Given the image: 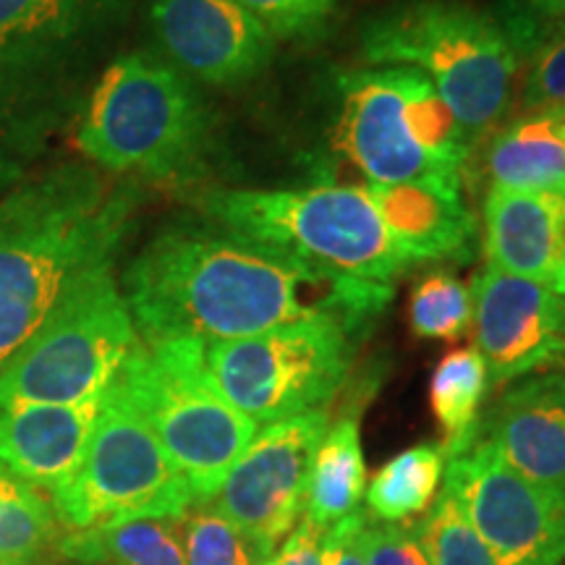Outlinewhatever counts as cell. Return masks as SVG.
<instances>
[{"instance_id": "obj_5", "label": "cell", "mask_w": 565, "mask_h": 565, "mask_svg": "<svg viewBox=\"0 0 565 565\" xmlns=\"http://www.w3.org/2000/svg\"><path fill=\"white\" fill-rule=\"evenodd\" d=\"M359 53L370 66L427 76L471 145L503 121L521 55L503 24L458 0H401L364 21Z\"/></svg>"}, {"instance_id": "obj_19", "label": "cell", "mask_w": 565, "mask_h": 565, "mask_svg": "<svg viewBox=\"0 0 565 565\" xmlns=\"http://www.w3.org/2000/svg\"><path fill=\"white\" fill-rule=\"evenodd\" d=\"M364 189L391 242L412 265L471 254L477 223L461 202V189L427 181L366 183Z\"/></svg>"}, {"instance_id": "obj_21", "label": "cell", "mask_w": 565, "mask_h": 565, "mask_svg": "<svg viewBox=\"0 0 565 565\" xmlns=\"http://www.w3.org/2000/svg\"><path fill=\"white\" fill-rule=\"evenodd\" d=\"M364 492L366 463L359 419L356 416H341L335 424H330L315 454L303 519H309L324 532L335 521L356 513Z\"/></svg>"}, {"instance_id": "obj_9", "label": "cell", "mask_w": 565, "mask_h": 565, "mask_svg": "<svg viewBox=\"0 0 565 565\" xmlns=\"http://www.w3.org/2000/svg\"><path fill=\"white\" fill-rule=\"evenodd\" d=\"M139 343L113 265L100 267L84 275L0 366V398L53 406L100 401Z\"/></svg>"}, {"instance_id": "obj_23", "label": "cell", "mask_w": 565, "mask_h": 565, "mask_svg": "<svg viewBox=\"0 0 565 565\" xmlns=\"http://www.w3.org/2000/svg\"><path fill=\"white\" fill-rule=\"evenodd\" d=\"M490 391V372L477 349H456L437 362L429 380V406L443 435L445 458L477 440L479 412Z\"/></svg>"}, {"instance_id": "obj_15", "label": "cell", "mask_w": 565, "mask_h": 565, "mask_svg": "<svg viewBox=\"0 0 565 565\" xmlns=\"http://www.w3.org/2000/svg\"><path fill=\"white\" fill-rule=\"evenodd\" d=\"M147 13L160 58L192 82L242 87L275 58L278 40L233 0H152Z\"/></svg>"}, {"instance_id": "obj_24", "label": "cell", "mask_w": 565, "mask_h": 565, "mask_svg": "<svg viewBox=\"0 0 565 565\" xmlns=\"http://www.w3.org/2000/svg\"><path fill=\"white\" fill-rule=\"evenodd\" d=\"M445 450L440 443H422L380 466L366 490L370 515L377 521H408L435 503L445 477Z\"/></svg>"}, {"instance_id": "obj_22", "label": "cell", "mask_w": 565, "mask_h": 565, "mask_svg": "<svg viewBox=\"0 0 565 565\" xmlns=\"http://www.w3.org/2000/svg\"><path fill=\"white\" fill-rule=\"evenodd\" d=\"M58 557L87 565H186L181 519H137L66 532Z\"/></svg>"}, {"instance_id": "obj_39", "label": "cell", "mask_w": 565, "mask_h": 565, "mask_svg": "<svg viewBox=\"0 0 565 565\" xmlns=\"http://www.w3.org/2000/svg\"><path fill=\"white\" fill-rule=\"evenodd\" d=\"M263 565H270V561H267V563H263Z\"/></svg>"}, {"instance_id": "obj_33", "label": "cell", "mask_w": 565, "mask_h": 565, "mask_svg": "<svg viewBox=\"0 0 565 565\" xmlns=\"http://www.w3.org/2000/svg\"><path fill=\"white\" fill-rule=\"evenodd\" d=\"M366 519H370V511L359 508L356 513L324 529L320 540V565H364L362 532Z\"/></svg>"}, {"instance_id": "obj_12", "label": "cell", "mask_w": 565, "mask_h": 565, "mask_svg": "<svg viewBox=\"0 0 565 565\" xmlns=\"http://www.w3.org/2000/svg\"><path fill=\"white\" fill-rule=\"evenodd\" d=\"M445 492L498 565L565 563V498L513 471L484 440L445 463Z\"/></svg>"}, {"instance_id": "obj_31", "label": "cell", "mask_w": 565, "mask_h": 565, "mask_svg": "<svg viewBox=\"0 0 565 565\" xmlns=\"http://www.w3.org/2000/svg\"><path fill=\"white\" fill-rule=\"evenodd\" d=\"M521 105L526 113L565 105V30L550 34L532 53V66L521 87Z\"/></svg>"}, {"instance_id": "obj_16", "label": "cell", "mask_w": 565, "mask_h": 565, "mask_svg": "<svg viewBox=\"0 0 565 565\" xmlns=\"http://www.w3.org/2000/svg\"><path fill=\"white\" fill-rule=\"evenodd\" d=\"M477 437L529 482L565 498V398L545 372L500 393Z\"/></svg>"}, {"instance_id": "obj_30", "label": "cell", "mask_w": 565, "mask_h": 565, "mask_svg": "<svg viewBox=\"0 0 565 565\" xmlns=\"http://www.w3.org/2000/svg\"><path fill=\"white\" fill-rule=\"evenodd\" d=\"M362 547L364 565H433L416 521H377L370 515Z\"/></svg>"}, {"instance_id": "obj_32", "label": "cell", "mask_w": 565, "mask_h": 565, "mask_svg": "<svg viewBox=\"0 0 565 565\" xmlns=\"http://www.w3.org/2000/svg\"><path fill=\"white\" fill-rule=\"evenodd\" d=\"M563 19L565 0H503L498 17L519 55H532Z\"/></svg>"}, {"instance_id": "obj_20", "label": "cell", "mask_w": 565, "mask_h": 565, "mask_svg": "<svg viewBox=\"0 0 565 565\" xmlns=\"http://www.w3.org/2000/svg\"><path fill=\"white\" fill-rule=\"evenodd\" d=\"M487 173L498 189L565 196V105L503 126L487 147Z\"/></svg>"}, {"instance_id": "obj_18", "label": "cell", "mask_w": 565, "mask_h": 565, "mask_svg": "<svg viewBox=\"0 0 565 565\" xmlns=\"http://www.w3.org/2000/svg\"><path fill=\"white\" fill-rule=\"evenodd\" d=\"M490 265L565 296V196L492 186L484 196Z\"/></svg>"}, {"instance_id": "obj_7", "label": "cell", "mask_w": 565, "mask_h": 565, "mask_svg": "<svg viewBox=\"0 0 565 565\" xmlns=\"http://www.w3.org/2000/svg\"><path fill=\"white\" fill-rule=\"evenodd\" d=\"M196 207L225 228L351 278L393 286L412 267L387 236L364 186L212 189Z\"/></svg>"}, {"instance_id": "obj_26", "label": "cell", "mask_w": 565, "mask_h": 565, "mask_svg": "<svg viewBox=\"0 0 565 565\" xmlns=\"http://www.w3.org/2000/svg\"><path fill=\"white\" fill-rule=\"evenodd\" d=\"M408 322L412 333L424 341H458L469 335L475 324L471 288L445 270L424 275L408 296Z\"/></svg>"}, {"instance_id": "obj_35", "label": "cell", "mask_w": 565, "mask_h": 565, "mask_svg": "<svg viewBox=\"0 0 565 565\" xmlns=\"http://www.w3.org/2000/svg\"><path fill=\"white\" fill-rule=\"evenodd\" d=\"M21 175H24V171H21L19 162L9 160L6 154H0V194H6L11 186H17Z\"/></svg>"}, {"instance_id": "obj_14", "label": "cell", "mask_w": 565, "mask_h": 565, "mask_svg": "<svg viewBox=\"0 0 565 565\" xmlns=\"http://www.w3.org/2000/svg\"><path fill=\"white\" fill-rule=\"evenodd\" d=\"M477 345L492 387L565 366V296L487 265L471 282Z\"/></svg>"}, {"instance_id": "obj_6", "label": "cell", "mask_w": 565, "mask_h": 565, "mask_svg": "<svg viewBox=\"0 0 565 565\" xmlns=\"http://www.w3.org/2000/svg\"><path fill=\"white\" fill-rule=\"evenodd\" d=\"M126 19L129 0H0V141L38 150Z\"/></svg>"}, {"instance_id": "obj_40", "label": "cell", "mask_w": 565, "mask_h": 565, "mask_svg": "<svg viewBox=\"0 0 565 565\" xmlns=\"http://www.w3.org/2000/svg\"><path fill=\"white\" fill-rule=\"evenodd\" d=\"M563 565H565V563H563Z\"/></svg>"}, {"instance_id": "obj_17", "label": "cell", "mask_w": 565, "mask_h": 565, "mask_svg": "<svg viewBox=\"0 0 565 565\" xmlns=\"http://www.w3.org/2000/svg\"><path fill=\"white\" fill-rule=\"evenodd\" d=\"M97 408L0 398V471L51 498L79 469Z\"/></svg>"}, {"instance_id": "obj_8", "label": "cell", "mask_w": 565, "mask_h": 565, "mask_svg": "<svg viewBox=\"0 0 565 565\" xmlns=\"http://www.w3.org/2000/svg\"><path fill=\"white\" fill-rule=\"evenodd\" d=\"M113 383L150 424L194 503H212L259 424L236 412L212 383L204 343H139Z\"/></svg>"}, {"instance_id": "obj_1", "label": "cell", "mask_w": 565, "mask_h": 565, "mask_svg": "<svg viewBox=\"0 0 565 565\" xmlns=\"http://www.w3.org/2000/svg\"><path fill=\"white\" fill-rule=\"evenodd\" d=\"M121 291L141 343L238 341L312 317L366 330L393 299V286L324 270L210 217L154 233Z\"/></svg>"}, {"instance_id": "obj_29", "label": "cell", "mask_w": 565, "mask_h": 565, "mask_svg": "<svg viewBox=\"0 0 565 565\" xmlns=\"http://www.w3.org/2000/svg\"><path fill=\"white\" fill-rule=\"evenodd\" d=\"M259 19L275 40H317L328 32L343 0H233Z\"/></svg>"}, {"instance_id": "obj_38", "label": "cell", "mask_w": 565, "mask_h": 565, "mask_svg": "<svg viewBox=\"0 0 565 565\" xmlns=\"http://www.w3.org/2000/svg\"><path fill=\"white\" fill-rule=\"evenodd\" d=\"M63 565H87V563H63Z\"/></svg>"}, {"instance_id": "obj_34", "label": "cell", "mask_w": 565, "mask_h": 565, "mask_svg": "<svg viewBox=\"0 0 565 565\" xmlns=\"http://www.w3.org/2000/svg\"><path fill=\"white\" fill-rule=\"evenodd\" d=\"M322 529L309 519H301L294 532L282 540L278 555L270 557V565H320Z\"/></svg>"}, {"instance_id": "obj_2", "label": "cell", "mask_w": 565, "mask_h": 565, "mask_svg": "<svg viewBox=\"0 0 565 565\" xmlns=\"http://www.w3.org/2000/svg\"><path fill=\"white\" fill-rule=\"evenodd\" d=\"M139 204L137 183H110L84 162L0 194V366L84 275L116 265Z\"/></svg>"}, {"instance_id": "obj_27", "label": "cell", "mask_w": 565, "mask_h": 565, "mask_svg": "<svg viewBox=\"0 0 565 565\" xmlns=\"http://www.w3.org/2000/svg\"><path fill=\"white\" fill-rule=\"evenodd\" d=\"M181 534L186 565H263L273 557L212 503L192 505Z\"/></svg>"}, {"instance_id": "obj_36", "label": "cell", "mask_w": 565, "mask_h": 565, "mask_svg": "<svg viewBox=\"0 0 565 565\" xmlns=\"http://www.w3.org/2000/svg\"><path fill=\"white\" fill-rule=\"evenodd\" d=\"M0 565H63L61 557H47V561H13V557H0Z\"/></svg>"}, {"instance_id": "obj_25", "label": "cell", "mask_w": 565, "mask_h": 565, "mask_svg": "<svg viewBox=\"0 0 565 565\" xmlns=\"http://www.w3.org/2000/svg\"><path fill=\"white\" fill-rule=\"evenodd\" d=\"M66 536L45 492L0 471V557L47 561L58 557Z\"/></svg>"}, {"instance_id": "obj_10", "label": "cell", "mask_w": 565, "mask_h": 565, "mask_svg": "<svg viewBox=\"0 0 565 565\" xmlns=\"http://www.w3.org/2000/svg\"><path fill=\"white\" fill-rule=\"evenodd\" d=\"M364 335L341 317H312L238 341L204 343V364L228 404L254 424L328 408Z\"/></svg>"}, {"instance_id": "obj_37", "label": "cell", "mask_w": 565, "mask_h": 565, "mask_svg": "<svg viewBox=\"0 0 565 565\" xmlns=\"http://www.w3.org/2000/svg\"><path fill=\"white\" fill-rule=\"evenodd\" d=\"M545 374L550 380H553V385L563 393V398H565V366H557V370H550Z\"/></svg>"}, {"instance_id": "obj_3", "label": "cell", "mask_w": 565, "mask_h": 565, "mask_svg": "<svg viewBox=\"0 0 565 565\" xmlns=\"http://www.w3.org/2000/svg\"><path fill=\"white\" fill-rule=\"evenodd\" d=\"M74 145L95 168L154 183L207 171L212 113L189 76L154 53H129L92 87Z\"/></svg>"}, {"instance_id": "obj_28", "label": "cell", "mask_w": 565, "mask_h": 565, "mask_svg": "<svg viewBox=\"0 0 565 565\" xmlns=\"http://www.w3.org/2000/svg\"><path fill=\"white\" fill-rule=\"evenodd\" d=\"M416 524L433 565H498L482 536L445 490Z\"/></svg>"}, {"instance_id": "obj_11", "label": "cell", "mask_w": 565, "mask_h": 565, "mask_svg": "<svg viewBox=\"0 0 565 565\" xmlns=\"http://www.w3.org/2000/svg\"><path fill=\"white\" fill-rule=\"evenodd\" d=\"M51 503L66 532L183 519L196 505L186 479L116 383L103 393L79 469Z\"/></svg>"}, {"instance_id": "obj_4", "label": "cell", "mask_w": 565, "mask_h": 565, "mask_svg": "<svg viewBox=\"0 0 565 565\" xmlns=\"http://www.w3.org/2000/svg\"><path fill=\"white\" fill-rule=\"evenodd\" d=\"M330 147L370 183L461 189L471 145L427 76L408 66L341 71L330 92Z\"/></svg>"}, {"instance_id": "obj_13", "label": "cell", "mask_w": 565, "mask_h": 565, "mask_svg": "<svg viewBox=\"0 0 565 565\" xmlns=\"http://www.w3.org/2000/svg\"><path fill=\"white\" fill-rule=\"evenodd\" d=\"M330 427L328 408L265 424L231 466L212 505L275 555L307 508L309 471Z\"/></svg>"}]
</instances>
